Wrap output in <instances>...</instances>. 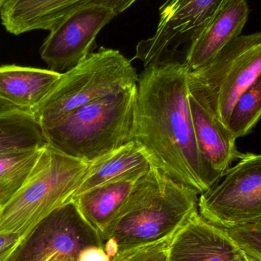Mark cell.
I'll use <instances>...</instances> for the list:
<instances>
[{
	"instance_id": "obj_7",
	"label": "cell",
	"mask_w": 261,
	"mask_h": 261,
	"mask_svg": "<svg viewBox=\"0 0 261 261\" xmlns=\"http://www.w3.org/2000/svg\"><path fill=\"white\" fill-rule=\"evenodd\" d=\"M239 160L198 201L201 216L225 229L261 221V153Z\"/></svg>"
},
{
	"instance_id": "obj_18",
	"label": "cell",
	"mask_w": 261,
	"mask_h": 261,
	"mask_svg": "<svg viewBox=\"0 0 261 261\" xmlns=\"http://www.w3.org/2000/svg\"><path fill=\"white\" fill-rule=\"evenodd\" d=\"M47 144L44 129L32 113L21 110L0 112V155Z\"/></svg>"
},
{
	"instance_id": "obj_19",
	"label": "cell",
	"mask_w": 261,
	"mask_h": 261,
	"mask_svg": "<svg viewBox=\"0 0 261 261\" xmlns=\"http://www.w3.org/2000/svg\"><path fill=\"white\" fill-rule=\"evenodd\" d=\"M44 147L0 155V210L22 188Z\"/></svg>"
},
{
	"instance_id": "obj_21",
	"label": "cell",
	"mask_w": 261,
	"mask_h": 261,
	"mask_svg": "<svg viewBox=\"0 0 261 261\" xmlns=\"http://www.w3.org/2000/svg\"><path fill=\"white\" fill-rule=\"evenodd\" d=\"M225 231L248 256L261 261V221Z\"/></svg>"
},
{
	"instance_id": "obj_23",
	"label": "cell",
	"mask_w": 261,
	"mask_h": 261,
	"mask_svg": "<svg viewBox=\"0 0 261 261\" xmlns=\"http://www.w3.org/2000/svg\"><path fill=\"white\" fill-rule=\"evenodd\" d=\"M26 234L0 233V261H9L12 253Z\"/></svg>"
},
{
	"instance_id": "obj_24",
	"label": "cell",
	"mask_w": 261,
	"mask_h": 261,
	"mask_svg": "<svg viewBox=\"0 0 261 261\" xmlns=\"http://www.w3.org/2000/svg\"><path fill=\"white\" fill-rule=\"evenodd\" d=\"M78 261H111L103 247H91L83 251Z\"/></svg>"
},
{
	"instance_id": "obj_17",
	"label": "cell",
	"mask_w": 261,
	"mask_h": 261,
	"mask_svg": "<svg viewBox=\"0 0 261 261\" xmlns=\"http://www.w3.org/2000/svg\"><path fill=\"white\" fill-rule=\"evenodd\" d=\"M138 179H123L98 186L73 199L80 213L100 234L103 242Z\"/></svg>"
},
{
	"instance_id": "obj_10",
	"label": "cell",
	"mask_w": 261,
	"mask_h": 261,
	"mask_svg": "<svg viewBox=\"0 0 261 261\" xmlns=\"http://www.w3.org/2000/svg\"><path fill=\"white\" fill-rule=\"evenodd\" d=\"M116 16L114 9L102 5L78 9L50 31L40 48L41 59L58 73L76 67L93 52L98 34Z\"/></svg>"
},
{
	"instance_id": "obj_4",
	"label": "cell",
	"mask_w": 261,
	"mask_h": 261,
	"mask_svg": "<svg viewBox=\"0 0 261 261\" xmlns=\"http://www.w3.org/2000/svg\"><path fill=\"white\" fill-rule=\"evenodd\" d=\"M132 61L119 50L101 47L62 73L56 85L31 113L43 129L74 110L138 84Z\"/></svg>"
},
{
	"instance_id": "obj_25",
	"label": "cell",
	"mask_w": 261,
	"mask_h": 261,
	"mask_svg": "<svg viewBox=\"0 0 261 261\" xmlns=\"http://www.w3.org/2000/svg\"><path fill=\"white\" fill-rule=\"evenodd\" d=\"M20 110L18 107L12 105L10 102L0 99V112L10 111V110Z\"/></svg>"
},
{
	"instance_id": "obj_11",
	"label": "cell",
	"mask_w": 261,
	"mask_h": 261,
	"mask_svg": "<svg viewBox=\"0 0 261 261\" xmlns=\"http://www.w3.org/2000/svg\"><path fill=\"white\" fill-rule=\"evenodd\" d=\"M138 0H9L0 12L6 32L20 35L36 30L49 31L81 8L102 5L119 15Z\"/></svg>"
},
{
	"instance_id": "obj_5",
	"label": "cell",
	"mask_w": 261,
	"mask_h": 261,
	"mask_svg": "<svg viewBox=\"0 0 261 261\" xmlns=\"http://www.w3.org/2000/svg\"><path fill=\"white\" fill-rule=\"evenodd\" d=\"M89 166L46 145L22 188L0 210V233L27 234L54 210L73 201Z\"/></svg>"
},
{
	"instance_id": "obj_22",
	"label": "cell",
	"mask_w": 261,
	"mask_h": 261,
	"mask_svg": "<svg viewBox=\"0 0 261 261\" xmlns=\"http://www.w3.org/2000/svg\"><path fill=\"white\" fill-rule=\"evenodd\" d=\"M172 238L122 251L111 258V261H167Z\"/></svg>"
},
{
	"instance_id": "obj_6",
	"label": "cell",
	"mask_w": 261,
	"mask_h": 261,
	"mask_svg": "<svg viewBox=\"0 0 261 261\" xmlns=\"http://www.w3.org/2000/svg\"><path fill=\"white\" fill-rule=\"evenodd\" d=\"M261 73V32L241 35L215 59L189 71V90L196 93L213 116L228 128L239 96Z\"/></svg>"
},
{
	"instance_id": "obj_1",
	"label": "cell",
	"mask_w": 261,
	"mask_h": 261,
	"mask_svg": "<svg viewBox=\"0 0 261 261\" xmlns=\"http://www.w3.org/2000/svg\"><path fill=\"white\" fill-rule=\"evenodd\" d=\"M189 70L184 61L144 69L138 82L134 141L153 168L199 195L223 177L199 151L189 103Z\"/></svg>"
},
{
	"instance_id": "obj_16",
	"label": "cell",
	"mask_w": 261,
	"mask_h": 261,
	"mask_svg": "<svg viewBox=\"0 0 261 261\" xmlns=\"http://www.w3.org/2000/svg\"><path fill=\"white\" fill-rule=\"evenodd\" d=\"M152 167L142 149L132 141L90 164L74 198L98 186L123 179H140Z\"/></svg>"
},
{
	"instance_id": "obj_9",
	"label": "cell",
	"mask_w": 261,
	"mask_h": 261,
	"mask_svg": "<svg viewBox=\"0 0 261 261\" xmlns=\"http://www.w3.org/2000/svg\"><path fill=\"white\" fill-rule=\"evenodd\" d=\"M233 0H166L154 34L136 46L135 59L144 68L173 61L182 45Z\"/></svg>"
},
{
	"instance_id": "obj_15",
	"label": "cell",
	"mask_w": 261,
	"mask_h": 261,
	"mask_svg": "<svg viewBox=\"0 0 261 261\" xmlns=\"http://www.w3.org/2000/svg\"><path fill=\"white\" fill-rule=\"evenodd\" d=\"M62 73L21 66H0V99L31 113L56 85Z\"/></svg>"
},
{
	"instance_id": "obj_8",
	"label": "cell",
	"mask_w": 261,
	"mask_h": 261,
	"mask_svg": "<svg viewBox=\"0 0 261 261\" xmlns=\"http://www.w3.org/2000/svg\"><path fill=\"white\" fill-rule=\"evenodd\" d=\"M91 247L104 248L103 240L70 201L38 222L9 261H78Z\"/></svg>"
},
{
	"instance_id": "obj_2",
	"label": "cell",
	"mask_w": 261,
	"mask_h": 261,
	"mask_svg": "<svg viewBox=\"0 0 261 261\" xmlns=\"http://www.w3.org/2000/svg\"><path fill=\"white\" fill-rule=\"evenodd\" d=\"M199 193L152 167L140 178L104 239V248L116 254L173 237L198 211Z\"/></svg>"
},
{
	"instance_id": "obj_20",
	"label": "cell",
	"mask_w": 261,
	"mask_h": 261,
	"mask_svg": "<svg viewBox=\"0 0 261 261\" xmlns=\"http://www.w3.org/2000/svg\"><path fill=\"white\" fill-rule=\"evenodd\" d=\"M261 119V73L234 106L228 128L236 139L249 135Z\"/></svg>"
},
{
	"instance_id": "obj_12",
	"label": "cell",
	"mask_w": 261,
	"mask_h": 261,
	"mask_svg": "<svg viewBox=\"0 0 261 261\" xmlns=\"http://www.w3.org/2000/svg\"><path fill=\"white\" fill-rule=\"evenodd\" d=\"M167 261H249V256L198 210L172 238Z\"/></svg>"
},
{
	"instance_id": "obj_27",
	"label": "cell",
	"mask_w": 261,
	"mask_h": 261,
	"mask_svg": "<svg viewBox=\"0 0 261 261\" xmlns=\"http://www.w3.org/2000/svg\"><path fill=\"white\" fill-rule=\"evenodd\" d=\"M249 261H259L257 260V259L254 258V257H250L249 256Z\"/></svg>"
},
{
	"instance_id": "obj_26",
	"label": "cell",
	"mask_w": 261,
	"mask_h": 261,
	"mask_svg": "<svg viewBox=\"0 0 261 261\" xmlns=\"http://www.w3.org/2000/svg\"><path fill=\"white\" fill-rule=\"evenodd\" d=\"M9 1V0H0V12L3 10V8H4L5 5L6 4V3Z\"/></svg>"
},
{
	"instance_id": "obj_14",
	"label": "cell",
	"mask_w": 261,
	"mask_h": 261,
	"mask_svg": "<svg viewBox=\"0 0 261 261\" xmlns=\"http://www.w3.org/2000/svg\"><path fill=\"white\" fill-rule=\"evenodd\" d=\"M189 103L199 151L211 168L224 176L233 161L244 155L238 150L237 139L216 119L203 101L190 90Z\"/></svg>"
},
{
	"instance_id": "obj_13",
	"label": "cell",
	"mask_w": 261,
	"mask_h": 261,
	"mask_svg": "<svg viewBox=\"0 0 261 261\" xmlns=\"http://www.w3.org/2000/svg\"><path fill=\"white\" fill-rule=\"evenodd\" d=\"M250 9L246 0H233L192 38L184 63L189 71L211 62L228 44L242 35Z\"/></svg>"
},
{
	"instance_id": "obj_3",
	"label": "cell",
	"mask_w": 261,
	"mask_h": 261,
	"mask_svg": "<svg viewBox=\"0 0 261 261\" xmlns=\"http://www.w3.org/2000/svg\"><path fill=\"white\" fill-rule=\"evenodd\" d=\"M138 84L90 102L44 129L49 145L91 164L134 141Z\"/></svg>"
}]
</instances>
